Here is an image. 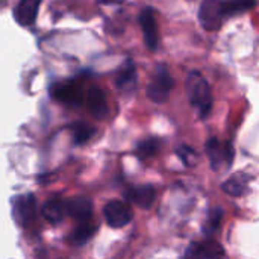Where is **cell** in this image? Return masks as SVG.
<instances>
[{
    "mask_svg": "<svg viewBox=\"0 0 259 259\" xmlns=\"http://www.w3.org/2000/svg\"><path fill=\"white\" fill-rule=\"evenodd\" d=\"M41 214L50 225H59V223H62L64 217L68 215L67 202L64 199H61L59 196H55L44 202V205L41 208Z\"/></svg>",
    "mask_w": 259,
    "mask_h": 259,
    "instance_id": "4fadbf2b",
    "label": "cell"
},
{
    "mask_svg": "<svg viewBox=\"0 0 259 259\" xmlns=\"http://www.w3.org/2000/svg\"><path fill=\"white\" fill-rule=\"evenodd\" d=\"M159 144H161V141L158 138L141 140L137 144V149H135V153H137L138 159H149V158L155 156L158 153V150H159Z\"/></svg>",
    "mask_w": 259,
    "mask_h": 259,
    "instance_id": "d6986e66",
    "label": "cell"
},
{
    "mask_svg": "<svg viewBox=\"0 0 259 259\" xmlns=\"http://www.w3.org/2000/svg\"><path fill=\"white\" fill-rule=\"evenodd\" d=\"M85 103L88 108V112L96 118V120H105L109 114L108 102L105 97V93L99 87H93L88 90Z\"/></svg>",
    "mask_w": 259,
    "mask_h": 259,
    "instance_id": "30bf717a",
    "label": "cell"
},
{
    "mask_svg": "<svg viewBox=\"0 0 259 259\" xmlns=\"http://www.w3.org/2000/svg\"><path fill=\"white\" fill-rule=\"evenodd\" d=\"M124 199L141 209H149L152 208L155 199H156V191L152 185H138V187H131L124 191Z\"/></svg>",
    "mask_w": 259,
    "mask_h": 259,
    "instance_id": "8fae6325",
    "label": "cell"
},
{
    "mask_svg": "<svg viewBox=\"0 0 259 259\" xmlns=\"http://www.w3.org/2000/svg\"><path fill=\"white\" fill-rule=\"evenodd\" d=\"M50 94L55 100L65 105L79 106L83 103V91L76 80H64L55 83L50 88Z\"/></svg>",
    "mask_w": 259,
    "mask_h": 259,
    "instance_id": "8992f818",
    "label": "cell"
},
{
    "mask_svg": "<svg viewBox=\"0 0 259 259\" xmlns=\"http://www.w3.org/2000/svg\"><path fill=\"white\" fill-rule=\"evenodd\" d=\"M175 88V79L171 77L167 65L159 64L150 79V83L147 87V96L155 103H164L167 102L170 93Z\"/></svg>",
    "mask_w": 259,
    "mask_h": 259,
    "instance_id": "3957f363",
    "label": "cell"
},
{
    "mask_svg": "<svg viewBox=\"0 0 259 259\" xmlns=\"http://www.w3.org/2000/svg\"><path fill=\"white\" fill-rule=\"evenodd\" d=\"M209 164L214 171H226L234 164V146L229 141H220L219 138H211L205 144Z\"/></svg>",
    "mask_w": 259,
    "mask_h": 259,
    "instance_id": "7a4b0ae2",
    "label": "cell"
},
{
    "mask_svg": "<svg viewBox=\"0 0 259 259\" xmlns=\"http://www.w3.org/2000/svg\"><path fill=\"white\" fill-rule=\"evenodd\" d=\"M12 214L15 220L26 226L36 215V199L33 194H21L12 199Z\"/></svg>",
    "mask_w": 259,
    "mask_h": 259,
    "instance_id": "ba28073f",
    "label": "cell"
},
{
    "mask_svg": "<svg viewBox=\"0 0 259 259\" xmlns=\"http://www.w3.org/2000/svg\"><path fill=\"white\" fill-rule=\"evenodd\" d=\"M71 129H73V141L76 146L88 143L97 134V127L90 123H85V121L74 123Z\"/></svg>",
    "mask_w": 259,
    "mask_h": 259,
    "instance_id": "ac0fdd59",
    "label": "cell"
},
{
    "mask_svg": "<svg viewBox=\"0 0 259 259\" xmlns=\"http://www.w3.org/2000/svg\"><path fill=\"white\" fill-rule=\"evenodd\" d=\"M225 256V249L215 240L193 241L187 250L184 259H222Z\"/></svg>",
    "mask_w": 259,
    "mask_h": 259,
    "instance_id": "52a82bcc",
    "label": "cell"
},
{
    "mask_svg": "<svg viewBox=\"0 0 259 259\" xmlns=\"http://www.w3.org/2000/svg\"><path fill=\"white\" fill-rule=\"evenodd\" d=\"M135 85H137V67L132 59H127L115 77V87L118 90L126 91V90H132Z\"/></svg>",
    "mask_w": 259,
    "mask_h": 259,
    "instance_id": "2e32d148",
    "label": "cell"
},
{
    "mask_svg": "<svg viewBox=\"0 0 259 259\" xmlns=\"http://www.w3.org/2000/svg\"><path fill=\"white\" fill-rule=\"evenodd\" d=\"M187 91L191 106L199 112L200 118H206L212 109V91L200 71L193 70L188 73Z\"/></svg>",
    "mask_w": 259,
    "mask_h": 259,
    "instance_id": "6da1fadb",
    "label": "cell"
},
{
    "mask_svg": "<svg viewBox=\"0 0 259 259\" xmlns=\"http://www.w3.org/2000/svg\"><path fill=\"white\" fill-rule=\"evenodd\" d=\"M250 181L252 178L246 173H235L232 175L225 184H223V191L232 197H241L244 196L249 188H250Z\"/></svg>",
    "mask_w": 259,
    "mask_h": 259,
    "instance_id": "9a60e30c",
    "label": "cell"
},
{
    "mask_svg": "<svg viewBox=\"0 0 259 259\" xmlns=\"http://www.w3.org/2000/svg\"><path fill=\"white\" fill-rule=\"evenodd\" d=\"M255 6H256L255 2H223V14L225 17L235 15V14L246 12L247 9H252Z\"/></svg>",
    "mask_w": 259,
    "mask_h": 259,
    "instance_id": "7402d4cb",
    "label": "cell"
},
{
    "mask_svg": "<svg viewBox=\"0 0 259 259\" xmlns=\"http://www.w3.org/2000/svg\"><path fill=\"white\" fill-rule=\"evenodd\" d=\"M140 26L144 35V44L150 52H155L159 46V30L152 8H144L140 14Z\"/></svg>",
    "mask_w": 259,
    "mask_h": 259,
    "instance_id": "9c48e42d",
    "label": "cell"
},
{
    "mask_svg": "<svg viewBox=\"0 0 259 259\" xmlns=\"http://www.w3.org/2000/svg\"><path fill=\"white\" fill-rule=\"evenodd\" d=\"M67 211L71 219L79 223L91 222L93 217V202L87 196H76L67 200Z\"/></svg>",
    "mask_w": 259,
    "mask_h": 259,
    "instance_id": "7c38bea8",
    "label": "cell"
},
{
    "mask_svg": "<svg viewBox=\"0 0 259 259\" xmlns=\"http://www.w3.org/2000/svg\"><path fill=\"white\" fill-rule=\"evenodd\" d=\"M103 215L109 228L120 229L127 226L134 219V211L129 203L121 200H111L103 208Z\"/></svg>",
    "mask_w": 259,
    "mask_h": 259,
    "instance_id": "277c9868",
    "label": "cell"
},
{
    "mask_svg": "<svg viewBox=\"0 0 259 259\" xmlns=\"http://www.w3.org/2000/svg\"><path fill=\"white\" fill-rule=\"evenodd\" d=\"M176 155L182 161V164L185 167H188V168H193V167H196L199 164V155H197V152L191 146H188V144H181L176 149Z\"/></svg>",
    "mask_w": 259,
    "mask_h": 259,
    "instance_id": "44dd1931",
    "label": "cell"
},
{
    "mask_svg": "<svg viewBox=\"0 0 259 259\" xmlns=\"http://www.w3.org/2000/svg\"><path fill=\"white\" fill-rule=\"evenodd\" d=\"M222 220H223V209L222 208H212L208 215H206V220L203 222V226H202V231L205 235H212L219 231L220 225H222Z\"/></svg>",
    "mask_w": 259,
    "mask_h": 259,
    "instance_id": "ffe728a7",
    "label": "cell"
},
{
    "mask_svg": "<svg viewBox=\"0 0 259 259\" xmlns=\"http://www.w3.org/2000/svg\"><path fill=\"white\" fill-rule=\"evenodd\" d=\"M96 231H97V225L93 223V222L79 223V225L74 228V231L71 232V235H70V243H71L73 246L80 247V246L87 244V241L91 240V238L94 237Z\"/></svg>",
    "mask_w": 259,
    "mask_h": 259,
    "instance_id": "e0dca14e",
    "label": "cell"
},
{
    "mask_svg": "<svg viewBox=\"0 0 259 259\" xmlns=\"http://www.w3.org/2000/svg\"><path fill=\"white\" fill-rule=\"evenodd\" d=\"M41 2L38 0H23L14 9V18L20 26H30L36 20Z\"/></svg>",
    "mask_w": 259,
    "mask_h": 259,
    "instance_id": "5bb4252c",
    "label": "cell"
},
{
    "mask_svg": "<svg viewBox=\"0 0 259 259\" xmlns=\"http://www.w3.org/2000/svg\"><path fill=\"white\" fill-rule=\"evenodd\" d=\"M225 14H223V2L206 0L199 8V21L205 30L214 32L222 27Z\"/></svg>",
    "mask_w": 259,
    "mask_h": 259,
    "instance_id": "5b68a950",
    "label": "cell"
}]
</instances>
